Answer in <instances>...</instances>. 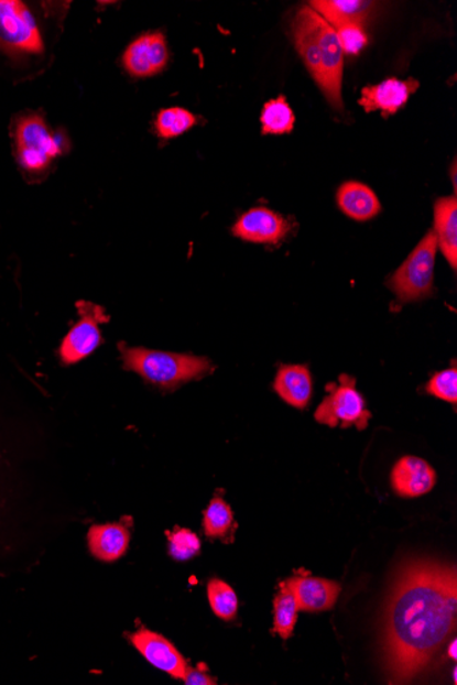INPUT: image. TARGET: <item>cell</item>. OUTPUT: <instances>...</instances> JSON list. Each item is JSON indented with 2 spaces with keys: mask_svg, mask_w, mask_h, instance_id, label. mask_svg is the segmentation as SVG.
<instances>
[{
  "mask_svg": "<svg viewBox=\"0 0 457 685\" xmlns=\"http://www.w3.org/2000/svg\"><path fill=\"white\" fill-rule=\"evenodd\" d=\"M456 566L414 562L400 572L385 611V661L392 682L409 683L425 670L455 631Z\"/></svg>",
  "mask_w": 457,
  "mask_h": 685,
  "instance_id": "obj_1",
  "label": "cell"
},
{
  "mask_svg": "<svg viewBox=\"0 0 457 685\" xmlns=\"http://www.w3.org/2000/svg\"><path fill=\"white\" fill-rule=\"evenodd\" d=\"M292 36L309 75L333 109L342 110L344 53L335 28L318 13L302 8L292 22Z\"/></svg>",
  "mask_w": 457,
  "mask_h": 685,
  "instance_id": "obj_2",
  "label": "cell"
},
{
  "mask_svg": "<svg viewBox=\"0 0 457 685\" xmlns=\"http://www.w3.org/2000/svg\"><path fill=\"white\" fill-rule=\"evenodd\" d=\"M10 132L15 161L30 180L46 177L54 162L69 150L66 135L51 129L39 112L17 116Z\"/></svg>",
  "mask_w": 457,
  "mask_h": 685,
  "instance_id": "obj_3",
  "label": "cell"
},
{
  "mask_svg": "<svg viewBox=\"0 0 457 685\" xmlns=\"http://www.w3.org/2000/svg\"><path fill=\"white\" fill-rule=\"evenodd\" d=\"M123 367L139 373L144 381L161 389H177L196 381L214 370L205 356L160 352L145 348H131L120 344Z\"/></svg>",
  "mask_w": 457,
  "mask_h": 685,
  "instance_id": "obj_4",
  "label": "cell"
},
{
  "mask_svg": "<svg viewBox=\"0 0 457 685\" xmlns=\"http://www.w3.org/2000/svg\"><path fill=\"white\" fill-rule=\"evenodd\" d=\"M437 249L436 235L433 230L427 231L405 262L394 271L387 285L399 303L421 302L432 296Z\"/></svg>",
  "mask_w": 457,
  "mask_h": 685,
  "instance_id": "obj_5",
  "label": "cell"
},
{
  "mask_svg": "<svg viewBox=\"0 0 457 685\" xmlns=\"http://www.w3.org/2000/svg\"><path fill=\"white\" fill-rule=\"evenodd\" d=\"M0 51L13 58L44 53L42 28L20 0H0Z\"/></svg>",
  "mask_w": 457,
  "mask_h": 685,
  "instance_id": "obj_6",
  "label": "cell"
},
{
  "mask_svg": "<svg viewBox=\"0 0 457 685\" xmlns=\"http://www.w3.org/2000/svg\"><path fill=\"white\" fill-rule=\"evenodd\" d=\"M327 395L315 412V421L335 428L357 426L359 432L369 426L371 412L367 411L363 395L358 392L357 379L342 373L338 383L326 384Z\"/></svg>",
  "mask_w": 457,
  "mask_h": 685,
  "instance_id": "obj_7",
  "label": "cell"
},
{
  "mask_svg": "<svg viewBox=\"0 0 457 685\" xmlns=\"http://www.w3.org/2000/svg\"><path fill=\"white\" fill-rule=\"evenodd\" d=\"M77 308L80 311V320L73 326L59 349L61 359L67 366L86 359L99 347L101 342L99 323L109 319L99 305L78 302Z\"/></svg>",
  "mask_w": 457,
  "mask_h": 685,
  "instance_id": "obj_8",
  "label": "cell"
},
{
  "mask_svg": "<svg viewBox=\"0 0 457 685\" xmlns=\"http://www.w3.org/2000/svg\"><path fill=\"white\" fill-rule=\"evenodd\" d=\"M168 62L166 37L161 32L141 35L128 45L122 55V66L134 78L160 75Z\"/></svg>",
  "mask_w": 457,
  "mask_h": 685,
  "instance_id": "obj_9",
  "label": "cell"
},
{
  "mask_svg": "<svg viewBox=\"0 0 457 685\" xmlns=\"http://www.w3.org/2000/svg\"><path fill=\"white\" fill-rule=\"evenodd\" d=\"M291 225L281 214L264 207H257L242 214L231 228L237 239L253 243L276 246L290 235Z\"/></svg>",
  "mask_w": 457,
  "mask_h": 685,
  "instance_id": "obj_10",
  "label": "cell"
},
{
  "mask_svg": "<svg viewBox=\"0 0 457 685\" xmlns=\"http://www.w3.org/2000/svg\"><path fill=\"white\" fill-rule=\"evenodd\" d=\"M131 642L151 665L166 672L174 678H184L188 664H186L182 653L166 638L141 628L137 633H133Z\"/></svg>",
  "mask_w": 457,
  "mask_h": 685,
  "instance_id": "obj_11",
  "label": "cell"
},
{
  "mask_svg": "<svg viewBox=\"0 0 457 685\" xmlns=\"http://www.w3.org/2000/svg\"><path fill=\"white\" fill-rule=\"evenodd\" d=\"M420 89V81L415 78L398 80L389 78L378 85H369L362 89L359 105L366 112L382 111V117L393 116L407 104L410 96Z\"/></svg>",
  "mask_w": 457,
  "mask_h": 685,
  "instance_id": "obj_12",
  "label": "cell"
},
{
  "mask_svg": "<svg viewBox=\"0 0 457 685\" xmlns=\"http://www.w3.org/2000/svg\"><path fill=\"white\" fill-rule=\"evenodd\" d=\"M436 482V471L431 464L420 457L400 458L392 469V489L403 498L425 496L433 490Z\"/></svg>",
  "mask_w": 457,
  "mask_h": 685,
  "instance_id": "obj_13",
  "label": "cell"
},
{
  "mask_svg": "<svg viewBox=\"0 0 457 685\" xmlns=\"http://www.w3.org/2000/svg\"><path fill=\"white\" fill-rule=\"evenodd\" d=\"M295 594L298 609L304 611H325L333 609L341 586L337 581L320 579L308 575H297L287 579Z\"/></svg>",
  "mask_w": 457,
  "mask_h": 685,
  "instance_id": "obj_14",
  "label": "cell"
},
{
  "mask_svg": "<svg viewBox=\"0 0 457 685\" xmlns=\"http://www.w3.org/2000/svg\"><path fill=\"white\" fill-rule=\"evenodd\" d=\"M274 392L282 401L297 410H306L312 403L313 378L306 366H281L276 371Z\"/></svg>",
  "mask_w": 457,
  "mask_h": 685,
  "instance_id": "obj_15",
  "label": "cell"
},
{
  "mask_svg": "<svg viewBox=\"0 0 457 685\" xmlns=\"http://www.w3.org/2000/svg\"><path fill=\"white\" fill-rule=\"evenodd\" d=\"M337 204L347 217L358 222L376 218L382 211L374 191L357 181H348L340 186L337 192Z\"/></svg>",
  "mask_w": 457,
  "mask_h": 685,
  "instance_id": "obj_16",
  "label": "cell"
},
{
  "mask_svg": "<svg viewBox=\"0 0 457 685\" xmlns=\"http://www.w3.org/2000/svg\"><path fill=\"white\" fill-rule=\"evenodd\" d=\"M131 532L122 524L94 525L88 532L89 551L100 562L112 563L127 553Z\"/></svg>",
  "mask_w": 457,
  "mask_h": 685,
  "instance_id": "obj_17",
  "label": "cell"
},
{
  "mask_svg": "<svg viewBox=\"0 0 457 685\" xmlns=\"http://www.w3.org/2000/svg\"><path fill=\"white\" fill-rule=\"evenodd\" d=\"M434 235L450 268H457V202L456 197H442L434 206Z\"/></svg>",
  "mask_w": 457,
  "mask_h": 685,
  "instance_id": "obj_18",
  "label": "cell"
},
{
  "mask_svg": "<svg viewBox=\"0 0 457 685\" xmlns=\"http://www.w3.org/2000/svg\"><path fill=\"white\" fill-rule=\"evenodd\" d=\"M374 4L360 2V0H318V2H309V8L318 13L327 24L337 28L349 22L364 24L374 10Z\"/></svg>",
  "mask_w": 457,
  "mask_h": 685,
  "instance_id": "obj_19",
  "label": "cell"
},
{
  "mask_svg": "<svg viewBox=\"0 0 457 685\" xmlns=\"http://www.w3.org/2000/svg\"><path fill=\"white\" fill-rule=\"evenodd\" d=\"M298 604L295 594H293L290 583L282 581L280 592L274 598V628L273 632L279 633L281 639L287 641L295 631Z\"/></svg>",
  "mask_w": 457,
  "mask_h": 685,
  "instance_id": "obj_20",
  "label": "cell"
},
{
  "mask_svg": "<svg viewBox=\"0 0 457 685\" xmlns=\"http://www.w3.org/2000/svg\"><path fill=\"white\" fill-rule=\"evenodd\" d=\"M296 117L293 115L290 104L285 96L269 100L264 104L261 123L262 134H287L295 128Z\"/></svg>",
  "mask_w": 457,
  "mask_h": 685,
  "instance_id": "obj_21",
  "label": "cell"
},
{
  "mask_svg": "<svg viewBox=\"0 0 457 685\" xmlns=\"http://www.w3.org/2000/svg\"><path fill=\"white\" fill-rule=\"evenodd\" d=\"M197 123V118L182 107H168L157 112L155 118V133L161 139L171 140L182 135Z\"/></svg>",
  "mask_w": 457,
  "mask_h": 685,
  "instance_id": "obj_22",
  "label": "cell"
},
{
  "mask_svg": "<svg viewBox=\"0 0 457 685\" xmlns=\"http://www.w3.org/2000/svg\"><path fill=\"white\" fill-rule=\"evenodd\" d=\"M233 512L222 497H214L205 512V532L208 537H228L233 531Z\"/></svg>",
  "mask_w": 457,
  "mask_h": 685,
  "instance_id": "obj_23",
  "label": "cell"
},
{
  "mask_svg": "<svg viewBox=\"0 0 457 685\" xmlns=\"http://www.w3.org/2000/svg\"><path fill=\"white\" fill-rule=\"evenodd\" d=\"M207 596L214 613H216L219 619L225 621L235 619L237 608H239V601H237L233 588L222 580L213 579L208 581Z\"/></svg>",
  "mask_w": 457,
  "mask_h": 685,
  "instance_id": "obj_24",
  "label": "cell"
},
{
  "mask_svg": "<svg viewBox=\"0 0 457 685\" xmlns=\"http://www.w3.org/2000/svg\"><path fill=\"white\" fill-rule=\"evenodd\" d=\"M168 553L177 562H186L200 552V540L194 532L186 529H177L167 532Z\"/></svg>",
  "mask_w": 457,
  "mask_h": 685,
  "instance_id": "obj_25",
  "label": "cell"
},
{
  "mask_svg": "<svg viewBox=\"0 0 457 685\" xmlns=\"http://www.w3.org/2000/svg\"><path fill=\"white\" fill-rule=\"evenodd\" d=\"M426 392L434 398L447 401L456 405L457 403V368L454 366L442 372L434 373L426 387Z\"/></svg>",
  "mask_w": 457,
  "mask_h": 685,
  "instance_id": "obj_26",
  "label": "cell"
},
{
  "mask_svg": "<svg viewBox=\"0 0 457 685\" xmlns=\"http://www.w3.org/2000/svg\"><path fill=\"white\" fill-rule=\"evenodd\" d=\"M335 30L344 54L358 55L369 44V36H367L364 25L360 22H349Z\"/></svg>",
  "mask_w": 457,
  "mask_h": 685,
  "instance_id": "obj_27",
  "label": "cell"
},
{
  "mask_svg": "<svg viewBox=\"0 0 457 685\" xmlns=\"http://www.w3.org/2000/svg\"><path fill=\"white\" fill-rule=\"evenodd\" d=\"M185 684L188 685H214L217 684L216 678H213L207 675V673L202 672L199 670H194V667H186L185 676L183 678Z\"/></svg>",
  "mask_w": 457,
  "mask_h": 685,
  "instance_id": "obj_28",
  "label": "cell"
},
{
  "mask_svg": "<svg viewBox=\"0 0 457 685\" xmlns=\"http://www.w3.org/2000/svg\"><path fill=\"white\" fill-rule=\"evenodd\" d=\"M456 645H457V642L454 641L453 643H450V648L448 650V655L453 660H456V656H457V654H456Z\"/></svg>",
  "mask_w": 457,
  "mask_h": 685,
  "instance_id": "obj_29",
  "label": "cell"
}]
</instances>
